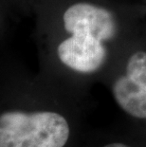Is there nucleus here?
<instances>
[{
    "label": "nucleus",
    "instance_id": "1",
    "mask_svg": "<svg viewBox=\"0 0 146 147\" xmlns=\"http://www.w3.org/2000/svg\"><path fill=\"white\" fill-rule=\"evenodd\" d=\"M33 15L42 75L56 82L104 77L124 49L146 33L139 2L39 0Z\"/></svg>",
    "mask_w": 146,
    "mask_h": 147
},
{
    "label": "nucleus",
    "instance_id": "2",
    "mask_svg": "<svg viewBox=\"0 0 146 147\" xmlns=\"http://www.w3.org/2000/svg\"><path fill=\"white\" fill-rule=\"evenodd\" d=\"M70 132L67 114L51 107L10 106L0 115V147H65Z\"/></svg>",
    "mask_w": 146,
    "mask_h": 147
},
{
    "label": "nucleus",
    "instance_id": "3",
    "mask_svg": "<svg viewBox=\"0 0 146 147\" xmlns=\"http://www.w3.org/2000/svg\"><path fill=\"white\" fill-rule=\"evenodd\" d=\"M104 78L124 113L146 121V33L124 49Z\"/></svg>",
    "mask_w": 146,
    "mask_h": 147
},
{
    "label": "nucleus",
    "instance_id": "4",
    "mask_svg": "<svg viewBox=\"0 0 146 147\" xmlns=\"http://www.w3.org/2000/svg\"><path fill=\"white\" fill-rule=\"evenodd\" d=\"M39 0H1L2 10L19 15H33Z\"/></svg>",
    "mask_w": 146,
    "mask_h": 147
},
{
    "label": "nucleus",
    "instance_id": "5",
    "mask_svg": "<svg viewBox=\"0 0 146 147\" xmlns=\"http://www.w3.org/2000/svg\"><path fill=\"white\" fill-rule=\"evenodd\" d=\"M104 147H130V146L122 142H113V143H109V144L104 145Z\"/></svg>",
    "mask_w": 146,
    "mask_h": 147
},
{
    "label": "nucleus",
    "instance_id": "6",
    "mask_svg": "<svg viewBox=\"0 0 146 147\" xmlns=\"http://www.w3.org/2000/svg\"><path fill=\"white\" fill-rule=\"evenodd\" d=\"M139 3L142 5V7L144 9V11H145V15H146V0H141Z\"/></svg>",
    "mask_w": 146,
    "mask_h": 147
}]
</instances>
